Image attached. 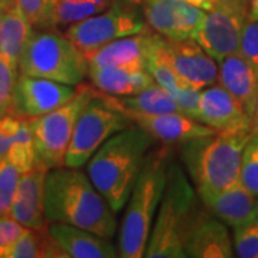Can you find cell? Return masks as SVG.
<instances>
[{
	"label": "cell",
	"instance_id": "obj_1",
	"mask_svg": "<svg viewBox=\"0 0 258 258\" xmlns=\"http://www.w3.org/2000/svg\"><path fill=\"white\" fill-rule=\"evenodd\" d=\"M45 215L49 222H64L112 240L116 221L111 207L79 168H53L45 185Z\"/></svg>",
	"mask_w": 258,
	"mask_h": 258
},
{
	"label": "cell",
	"instance_id": "obj_2",
	"mask_svg": "<svg viewBox=\"0 0 258 258\" xmlns=\"http://www.w3.org/2000/svg\"><path fill=\"white\" fill-rule=\"evenodd\" d=\"M152 144L145 131L131 126L112 135L88 161V176L113 212L128 203Z\"/></svg>",
	"mask_w": 258,
	"mask_h": 258
},
{
	"label": "cell",
	"instance_id": "obj_3",
	"mask_svg": "<svg viewBox=\"0 0 258 258\" xmlns=\"http://www.w3.org/2000/svg\"><path fill=\"white\" fill-rule=\"evenodd\" d=\"M252 126L220 131L181 145V159L200 197L221 192L240 181L241 158Z\"/></svg>",
	"mask_w": 258,
	"mask_h": 258
},
{
	"label": "cell",
	"instance_id": "obj_4",
	"mask_svg": "<svg viewBox=\"0 0 258 258\" xmlns=\"http://www.w3.org/2000/svg\"><path fill=\"white\" fill-rule=\"evenodd\" d=\"M203 208L178 164L168 165L159 211L148 241L147 258H184L186 241Z\"/></svg>",
	"mask_w": 258,
	"mask_h": 258
},
{
	"label": "cell",
	"instance_id": "obj_5",
	"mask_svg": "<svg viewBox=\"0 0 258 258\" xmlns=\"http://www.w3.org/2000/svg\"><path fill=\"white\" fill-rule=\"evenodd\" d=\"M168 149L148 154L147 161L134 186L119 232V255L123 258L145 257L155 214L165 189L169 165Z\"/></svg>",
	"mask_w": 258,
	"mask_h": 258
},
{
	"label": "cell",
	"instance_id": "obj_6",
	"mask_svg": "<svg viewBox=\"0 0 258 258\" xmlns=\"http://www.w3.org/2000/svg\"><path fill=\"white\" fill-rule=\"evenodd\" d=\"M20 74L76 86L88 76V60L74 43L52 30L32 32L19 59Z\"/></svg>",
	"mask_w": 258,
	"mask_h": 258
},
{
	"label": "cell",
	"instance_id": "obj_7",
	"mask_svg": "<svg viewBox=\"0 0 258 258\" xmlns=\"http://www.w3.org/2000/svg\"><path fill=\"white\" fill-rule=\"evenodd\" d=\"M147 28L138 0H115L106 10L68 26L64 36L88 60L102 46L120 37L141 33Z\"/></svg>",
	"mask_w": 258,
	"mask_h": 258
},
{
	"label": "cell",
	"instance_id": "obj_8",
	"mask_svg": "<svg viewBox=\"0 0 258 258\" xmlns=\"http://www.w3.org/2000/svg\"><path fill=\"white\" fill-rule=\"evenodd\" d=\"M95 93L89 85H81L71 101L43 116L29 119L37 159L49 169L64 165V157L74 135L75 125Z\"/></svg>",
	"mask_w": 258,
	"mask_h": 258
},
{
	"label": "cell",
	"instance_id": "obj_9",
	"mask_svg": "<svg viewBox=\"0 0 258 258\" xmlns=\"http://www.w3.org/2000/svg\"><path fill=\"white\" fill-rule=\"evenodd\" d=\"M131 126H134V122L106 103L96 92L78 118L63 166L81 168L86 165L112 135Z\"/></svg>",
	"mask_w": 258,
	"mask_h": 258
},
{
	"label": "cell",
	"instance_id": "obj_10",
	"mask_svg": "<svg viewBox=\"0 0 258 258\" xmlns=\"http://www.w3.org/2000/svg\"><path fill=\"white\" fill-rule=\"evenodd\" d=\"M76 91L72 85L20 74L15 85L10 112L23 119H35L71 101Z\"/></svg>",
	"mask_w": 258,
	"mask_h": 258
},
{
	"label": "cell",
	"instance_id": "obj_11",
	"mask_svg": "<svg viewBox=\"0 0 258 258\" xmlns=\"http://www.w3.org/2000/svg\"><path fill=\"white\" fill-rule=\"evenodd\" d=\"M148 28L171 40L194 39L207 10L184 0H138Z\"/></svg>",
	"mask_w": 258,
	"mask_h": 258
},
{
	"label": "cell",
	"instance_id": "obj_12",
	"mask_svg": "<svg viewBox=\"0 0 258 258\" xmlns=\"http://www.w3.org/2000/svg\"><path fill=\"white\" fill-rule=\"evenodd\" d=\"M162 49L166 59L179 76L191 88L204 89L218 82V66L195 39L171 40L162 37Z\"/></svg>",
	"mask_w": 258,
	"mask_h": 258
},
{
	"label": "cell",
	"instance_id": "obj_13",
	"mask_svg": "<svg viewBox=\"0 0 258 258\" xmlns=\"http://www.w3.org/2000/svg\"><path fill=\"white\" fill-rule=\"evenodd\" d=\"M244 22L245 19L214 2L194 39L208 55L220 62L224 57L240 52Z\"/></svg>",
	"mask_w": 258,
	"mask_h": 258
},
{
	"label": "cell",
	"instance_id": "obj_14",
	"mask_svg": "<svg viewBox=\"0 0 258 258\" xmlns=\"http://www.w3.org/2000/svg\"><path fill=\"white\" fill-rule=\"evenodd\" d=\"M49 168L40 161L26 172L20 174L18 191L12 204L10 215L26 228H46L45 185Z\"/></svg>",
	"mask_w": 258,
	"mask_h": 258
},
{
	"label": "cell",
	"instance_id": "obj_15",
	"mask_svg": "<svg viewBox=\"0 0 258 258\" xmlns=\"http://www.w3.org/2000/svg\"><path fill=\"white\" fill-rule=\"evenodd\" d=\"M132 120L138 128L145 131L154 141L166 145H182L192 139L203 138L217 131L200 120L192 119L181 112L158 113V115H132Z\"/></svg>",
	"mask_w": 258,
	"mask_h": 258
},
{
	"label": "cell",
	"instance_id": "obj_16",
	"mask_svg": "<svg viewBox=\"0 0 258 258\" xmlns=\"http://www.w3.org/2000/svg\"><path fill=\"white\" fill-rule=\"evenodd\" d=\"M200 122L217 132L254 125L240 102L221 85H211L201 93Z\"/></svg>",
	"mask_w": 258,
	"mask_h": 258
},
{
	"label": "cell",
	"instance_id": "obj_17",
	"mask_svg": "<svg viewBox=\"0 0 258 258\" xmlns=\"http://www.w3.org/2000/svg\"><path fill=\"white\" fill-rule=\"evenodd\" d=\"M205 210L232 228L258 218L257 198L249 192L241 181L221 192L200 197Z\"/></svg>",
	"mask_w": 258,
	"mask_h": 258
},
{
	"label": "cell",
	"instance_id": "obj_18",
	"mask_svg": "<svg viewBox=\"0 0 258 258\" xmlns=\"http://www.w3.org/2000/svg\"><path fill=\"white\" fill-rule=\"evenodd\" d=\"M185 254L186 257L192 258L234 257L227 224L212 215L208 210H203L186 241Z\"/></svg>",
	"mask_w": 258,
	"mask_h": 258
},
{
	"label": "cell",
	"instance_id": "obj_19",
	"mask_svg": "<svg viewBox=\"0 0 258 258\" xmlns=\"http://www.w3.org/2000/svg\"><path fill=\"white\" fill-rule=\"evenodd\" d=\"M47 232L63 251L66 258H115L119 254L101 235L64 222H52Z\"/></svg>",
	"mask_w": 258,
	"mask_h": 258
},
{
	"label": "cell",
	"instance_id": "obj_20",
	"mask_svg": "<svg viewBox=\"0 0 258 258\" xmlns=\"http://www.w3.org/2000/svg\"><path fill=\"white\" fill-rule=\"evenodd\" d=\"M218 63V83L240 102L252 119L258 102L257 74L240 52L224 57Z\"/></svg>",
	"mask_w": 258,
	"mask_h": 258
},
{
	"label": "cell",
	"instance_id": "obj_21",
	"mask_svg": "<svg viewBox=\"0 0 258 258\" xmlns=\"http://www.w3.org/2000/svg\"><path fill=\"white\" fill-rule=\"evenodd\" d=\"M154 37V30L148 28L131 36L120 37L98 49L88 57L89 68L123 66V68H147V53Z\"/></svg>",
	"mask_w": 258,
	"mask_h": 258
},
{
	"label": "cell",
	"instance_id": "obj_22",
	"mask_svg": "<svg viewBox=\"0 0 258 258\" xmlns=\"http://www.w3.org/2000/svg\"><path fill=\"white\" fill-rule=\"evenodd\" d=\"M88 76L98 91L115 96H129L147 89L155 81L147 68L102 66L89 68Z\"/></svg>",
	"mask_w": 258,
	"mask_h": 258
},
{
	"label": "cell",
	"instance_id": "obj_23",
	"mask_svg": "<svg viewBox=\"0 0 258 258\" xmlns=\"http://www.w3.org/2000/svg\"><path fill=\"white\" fill-rule=\"evenodd\" d=\"M98 95L106 103H109L128 118L132 115H158L179 112L175 98L158 83H154L139 93L129 96H115L101 91H98Z\"/></svg>",
	"mask_w": 258,
	"mask_h": 258
},
{
	"label": "cell",
	"instance_id": "obj_24",
	"mask_svg": "<svg viewBox=\"0 0 258 258\" xmlns=\"http://www.w3.org/2000/svg\"><path fill=\"white\" fill-rule=\"evenodd\" d=\"M30 35L32 25L12 2L5 12L0 28V55L19 68V59Z\"/></svg>",
	"mask_w": 258,
	"mask_h": 258
},
{
	"label": "cell",
	"instance_id": "obj_25",
	"mask_svg": "<svg viewBox=\"0 0 258 258\" xmlns=\"http://www.w3.org/2000/svg\"><path fill=\"white\" fill-rule=\"evenodd\" d=\"M115 0H53L50 29L63 28L106 10Z\"/></svg>",
	"mask_w": 258,
	"mask_h": 258
},
{
	"label": "cell",
	"instance_id": "obj_26",
	"mask_svg": "<svg viewBox=\"0 0 258 258\" xmlns=\"http://www.w3.org/2000/svg\"><path fill=\"white\" fill-rule=\"evenodd\" d=\"M145 62H147V71L154 78L155 83L162 86L171 95L186 86L175 74L169 60L166 59L164 49H162V36L155 32H154V37H152Z\"/></svg>",
	"mask_w": 258,
	"mask_h": 258
},
{
	"label": "cell",
	"instance_id": "obj_27",
	"mask_svg": "<svg viewBox=\"0 0 258 258\" xmlns=\"http://www.w3.org/2000/svg\"><path fill=\"white\" fill-rule=\"evenodd\" d=\"M8 159L13 165L18 166L20 172L29 171L30 168L36 165V162L39 161L29 119L22 118V123L19 126V131L12 141Z\"/></svg>",
	"mask_w": 258,
	"mask_h": 258
},
{
	"label": "cell",
	"instance_id": "obj_28",
	"mask_svg": "<svg viewBox=\"0 0 258 258\" xmlns=\"http://www.w3.org/2000/svg\"><path fill=\"white\" fill-rule=\"evenodd\" d=\"M240 181L242 185L258 198V129H252V134L247 141L242 158H241Z\"/></svg>",
	"mask_w": 258,
	"mask_h": 258
},
{
	"label": "cell",
	"instance_id": "obj_29",
	"mask_svg": "<svg viewBox=\"0 0 258 258\" xmlns=\"http://www.w3.org/2000/svg\"><path fill=\"white\" fill-rule=\"evenodd\" d=\"M20 174L18 166L13 165L9 159L0 164V217L10 215Z\"/></svg>",
	"mask_w": 258,
	"mask_h": 258
},
{
	"label": "cell",
	"instance_id": "obj_30",
	"mask_svg": "<svg viewBox=\"0 0 258 258\" xmlns=\"http://www.w3.org/2000/svg\"><path fill=\"white\" fill-rule=\"evenodd\" d=\"M13 5L26 18L32 28L50 29L53 0H13Z\"/></svg>",
	"mask_w": 258,
	"mask_h": 258
},
{
	"label": "cell",
	"instance_id": "obj_31",
	"mask_svg": "<svg viewBox=\"0 0 258 258\" xmlns=\"http://www.w3.org/2000/svg\"><path fill=\"white\" fill-rule=\"evenodd\" d=\"M234 249L237 257L258 258V218L234 228Z\"/></svg>",
	"mask_w": 258,
	"mask_h": 258
},
{
	"label": "cell",
	"instance_id": "obj_32",
	"mask_svg": "<svg viewBox=\"0 0 258 258\" xmlns=\"http://www.w3.org/2000/svg\"><path fill=\"white\" fill-rule=\"evenodd\" d=\"M240 55L248 62L258 76V20L248 16L242 26Z\"/></svg>",
	"mask_w": 258,
	"mask_h": 258
},
{
	"label": "cell",
	"instance_id": "obj_33",
	"mask_svg": "<svg viewBox=\"0 0 258 258\" xmlns=\"http://www.w3.org/2000/svg\"><path fill=\"white\" fill-rule=\"evenodd\" d=\"M18 66L10 63L6 57L0 55V105L6 109L12 108L13 91L18 81Z\"/></svg>",
	"mask_w": 258,
	"mask_h": 258
},
{
	"label": "cell",
	"instance_id": "obj_34",
	"mask_svg": "<svg viewBox=\"0 0 258 258\" xmlns=\"http://www.w3.org/2000/svg\"><path fill=\"white\" fill-rule=\"evenodd\" d=\"M201 93L203 89H197L191 86H185L182 89L172 93L175 98L179 112L192 119L200 120V106H201Z\"/></svg>",
	"mask_w": 258,
	"mask_h": 258
},
{
	"label": "cell",
	"instance_id": "obj_35",
	"mask_svg": "<svg viewBox=\"0 0 258 258\" xmlns=\"http://www.w3.org/2000/svg\"><path fill=\"white\" fill-rule=\"evenodd\" d=\"M20 123H22V118H19L12 112L5 113L0 118V164L8 159L12 141L19 131Z\"/></svg>",
	"mask_w": 258,
	"mask_h": 258
},
{
	"label": "cell",
	"instance_id": "obj_36",
	"mask_svg": "<svg viewBox=\"0 0 258 258\" xmlns=\"http://www.w3.org/2000/svg\"><path fill=\"white\" fill-rule=\"evenodd\" d=\"M217 3L222 5L224 8L232 10L241 18L247 19L249 9V0H215Z\"/></svg>",
	"mask_w": 258,
	"mask_h": 258
},
{
	"label": "cell",
	"instance_id": "obj_37",
	"mask_svg": "<svg viewBox=\"0 0 258 258\" xmlns=\"http://www.w3.org/2000/svg\"><path fill=\"white\" fill-rule=\"evenodd\" d=\"M8 252H9V247H8V242L5 240V235L0 228V258H8Z\"/></svg>",
	"mask_w": 258,
	"mask_h": 258
},
{
	"label": "cell",
	"instance_id": "obj_38",
	"mask_svg": "<svg viewBox=\"0 0 258 258\" xmlns=\"http://www.w3.org/2000/svg\"><path fill=\"white\" fill-rule=\"evenodd\" d=\"M248 18L258 20V0H249Z\"/></svg>",
	"mask_w": 258,
	"mask_h": 258
},
{
	"label": "cell",
	"instance_id": "obj_39",
	"mask_svg": "<svg viewBox=\"0 0 258 258\" xmlns=\"http://www.w3.org/2000/svg\"><path fill=\"white\" fill-rule=\"evenodd\" d=\"M10 3H12V2H9V3H0V28H2V22H3L5 12H6V9L9 8Z\"/></svg>",
	"mask_w": 258,
	"mask_h": 258
},
{
	"label": "cell",
	"instance_id": "obj_40",
	"mask_svg": "<svg viewBox=\"0 0 258 258\" xmlns=\"http://www.w3.org/2000/svg\"><path fill=\"white\" fill-rule=\"evenodd\" d=\"M252 123H254V128L258 129V102H257V106H255L254 116H252Z\"/></svg>",
	"mask_w": 258,
	"mask_h": 258
},
{
	"label": "cell",
	"instance_id": "obj_41",
	"mask_svg": "<svg viewBox=\"0 0 258 258\" xmlns=\"http://www.w3.org/2000/svg\"><path fill=\"white\" fill-rule=\"evenodd\" d=\"M5 113H9V109H6L5 106H2V105H0V118H2Z\"/></svg>",
	"mask_w": 258,
	"mask_h": 258
},
{
	"label": "cell",
	"instance_id": "obj_42",
	"mask_svg": "<svg viewBox=\"0 0 258 258\" xmlns=\"http://www.w3.org/2000/svg\"><path fill=\"white\" fill-rule=\"evenodd\" d=\"M9 2H13V0H0V3H9Z\"/></svg>",
	"mask_w": 258,
	"mask_h": 258
},
{
	"label": "cell",
	"instance_id": "obj_43",
	"mask_svg": "<svg viewBox=\"0 0 258 258\" xmlns=\"http://www.w3.org/2000/svg\"><path fill=\"white\" fill-rule=\"evenodd\" d=\"M257 214H258V210H257Z\"/></svg>",
	"mask_w": 258,
	"mask_h": 258
}]
</instances>
